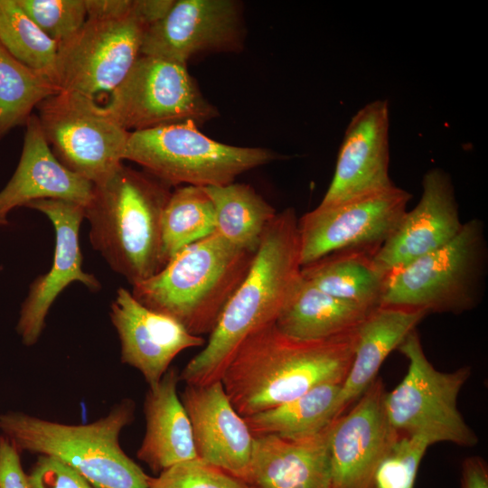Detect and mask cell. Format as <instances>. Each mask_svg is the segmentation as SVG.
Listing matches in <instances>:
<instances>
[{"mask_svg":"<svg viewBox=\"0 0 488 488\" xmlns=\"http://www.w3.org/2000/svg\"><path fill=\"white\" fill-rule=\"evenodd\" d=\"M357 334L358 328L329 339L306 341L282 333L274 323L267 324L239 345L220 380L241 417L267 410L319 385L343 384Z\"/></svg>","mask_w":488,"mask_h":488,"instance_id":"6da1fadb","label":"cell"},{"mask_svg":"<svg viewBox=\"0 0 488 488\" xmlns=\"http://www.w3.org/2000/svg\"><path fill=\"white\" fill-rule=\"evenodd\" d=\"M297 222L293 208L277 213L246 277L202 350L179 373L180 380L192 385L220 380L239 345L256 330L275 323L302 278Z\"/></svg>","mask_w":488,"mask_h":488,"instance_id":"7a4b0ae2","label":"cell"},{"mask_svg":"<svg viewBox=\"0 0 488 488\" xmlns=\"http://www.w3.org/2000/svg\"><path fill=\"white\" fill-rule=\"evenodd\" d=\"M171 193L168 184L123 164L93 184L84 208L90 243L132 286L164 266L162 216Z\"/></svg>","mask_w":488,"mask_h":488,"instance_id":"3957f363","label":"cell"},{"mask_svg":"<svg viewBox=\"0 0 488 488\" xmlns=\"http://www.w3.org/2000/svg\"><path fill=\"white\" fill-rule=\"evenodd\" d=\"M256 252L214 231L181 249L153 277L133 285L131 293L143 305L174 318L192 334H210Z\"/></svg>","mask_w":488,"mask_h":488,"instance_id":"277c9868","label":"cell"},{"mask_svg":"<svg viewBox=\"0 0 488 488\" xmlns=\"http://www.w3.org/2000/svg\"><path fill=\"white\" fill-rule=\"evenodd\" d=\"M124 399L99 420L67 425L19 411L0 414V430L19 451L54 457L96 488H148L143 469L122 449L119 436L135 418Z\"/></svg>","mask_w":488,"mask_h":488,"instance_id":"5b68a950","label":"cell"},{"mask_svg":"<svg viewBox=\"0 0 488 488\" xmlns=\"http://www.w3.org/2000/svg\"><path fill=\"white\" fill-rule=\"evenodd\" d=\"M486 261L483 224L468 221L451 241L389 273L380 306L427 314L470 310L482 295Z\"/></svg>","mask_w":488,"mask_h":488,"instance_id":"8992f818","label":"cell"},{"mask_svg":"<svg viewBox=\"0 0 488 488\" xmlns=\"http://www.w3.org/2000/svg\"><path fill=\"white\" fill-rule=\"evenodd\" d=\"M279 158L269 149L213 140L192 121L130 132L124 160L136 163L169 186H222L249 170Z\"/></svg>","mask_w":488,"mask_h":488,"instance_id":"52a82bcc","label":"cell"},{"mask_svg":"<svg viewBox=\"0 0 488 488\" xmlns=\"http://www.w3.org/2000/svg\"><path fill=\"white\" fill-rule=\"evenodd\" d=\"M398 350L408 359V368L398 386L384 397L390 427L399 435L422 436L431 445L450 442L465 447L475 446L478 437L457 408L458 394L471 369L437 371L427 358L416 329Z\"/></svg>","mask_w":488,"mask_h":488,"instance_id":"ba28073f","label":"cell"},{"mask_svg":"<svg viewBox=\"0 0 488 488\" xmlns=\"http://www.w3.org/2000/svg\"><path fill=\"white\" fill-rule=\"evenodd\" d=\"M36 109L53 155L69 170L95 184L123 164L130 132L98 100L77 92L59 91L42 100Z\"/></svg>","mask_w":488,"mask_h":488,"instance_id":"9c48e42d","label":"cell"},{"mask_svg":"<svg viewBox=\"0 0 488 488\" xmlns=\"http://www.w3.org/2000/svg\"><path fill=\"white\" fill-rule=\"evenodd\" d=\"M104 107L127 132L184 121L198 125L218 116L187 65L142 54Z\"/></svg>","mask_w":488,"mask_h":488,"instance_id":"30bf717a","label":"cell"},{"mask_svg":"<svg viewBox=\"0 0 488 488\" xmlns=\"http://www.w3.org/2000/svg\"><path fill=\"white\" fill-rule=\"evenodd\" d=\"M146 28L133 14L120 19L87 18L73 36L59 45V91L96 100L99 95L109 96L141 55Z\"/></svg>","mask_w":488,"mask_h":488,"instance_id":"8fae6325","label":"cell"},{"mask_svg":"<svg viewBox=\"0 0 488 488\" xmlns=\"http://www.w3.org/2000/svg\"><path fill=\"white\" fill-rule=\"evenodd\" d=\"M410 198L408 192L394 185L306 212L297 222L301 266L340 250L380 249L408 211Z\"/></svg>","mask_w":488,"mask_h":488,"instance_id":"7c38bea8","label":"cell"},{"mask_svg":"<svg viewBox=\"0 0 488 488\" xmlns=\"http://www.w3.org/2000/svg\"><path fill=\"white\" fill-rule=\"evenodd\" d=\"M244 25L239 4L232 0H177L143 36L141 54L187 65L210 52H238Z\"/></svg>","mask_w":488,"mask_h":488,"instance_id":"4fadbf2b","label":"cell"},{"mask_svg":"<svg viewBox=\"0 0 488 488\" xmlns=\"http://www.w3.org/2000/svg\"><path fill=\"white\" fill-rule=\"evenodd\" d=\"M385 386L376 378L329 436L332 488H373L376 469L398 436L384 409Z\"/></svg>","mask_w":488,"mask_h":488,"instance_id":"5bb4252c","label":"cell"},{"mask_svg":"<svg viewBox=\"0 0 488 488\" xmlns=\"http://www.w3.org/2000/svg\"><path fill=\"white\" fill-rule=\"evenodd\" d=\"M25 207L45 214L54 227L56 238L52 266L31 284L16 325L23 343L32 346L42 333L51 305L65 287L79 281L89 290L98 291L100 284L93 275L82 269L79 232L85 219L84 208L57 199L36 200Z\"/></svg>","mask_w":488,"mask_h":488,"instance_id":"9a60e30c","label":"cell"},{"mask_svg":"<svg viewBox=\"0 0 488 488\" xmlns=\"http://www.w3.org/2000/svg\"><path fill=\"white\" fill-rule=\"evenodd\" d=\"M389 109L387 100L366 104L351 119L332 182L318 204L331 206L393 187L389 174Z\"/></svg>","mask_w":488,"mask_h":488,"instance_id":"2e32d148","label":"cell"},{"mask_svg":"<svg viewBox=\"0 0 488 488\" xmlns=\"http://www.w3.org/2000/svg\"><path fill=\"white\" fill-rule=\"evenodd\" d=\"M463 224L451 178L433 168L423 177L419 202L377 250L375 262L388 276L451 241Z\"/></svg>","mask_w":488,"mask_h":488,"instance_id":"e0dca14e","label":"cell"},{"mask_svg":"<svg viewBox=\"0 0 488 488\" xmlns=\"http://www.w3.org/2000/svg\"><path fill=\"white\" fill-rule=\"evenodd\" d=\"M110 318L120 341L121 361L139 371L148 387L160 381L180 352L206 343L202 336L145 307L123 287L117 291Z\"/></svg>","mask_w":488,"mask_h":488,"instance_id":"ac0fdd59","label":"cell"},{"mask_svg":"<svg viewBox=\"0 0 488 488\" xmlns=\"http://www.w3.org/2000/svg\"><path fill=\"white\" fill-rule=\"evenodd\" d=\"M181 401L189 417L197 458L244 481L254 436L230 401L221 380L186 384Z\"/></svg>","mask_w":488,"mask_h":488,"instance_id":"d6986e66","label":"cell"},{"mask_svg":"<svg viewBox=\"0 0 488 488\" xmlns=\"http://www.w3.org/2000/svg\"><path fill=\"white\" fill-rule=\"evenodd\" d=\"M93 192V183L64 166L53 155L33 114L25 124L23 145L17 168L0 191V221L13 209L42 199H57L85 208Z\"/></svg>","mask_w":488,"mask_h":488,"instance_id":"ffe728a7","label":"cell"},{"mask_svg":"<svg viewBox=\"0 0 488 488\" xmlns=\"http://www.w3.org/2000/svg\"><path fill=\"white\" fill-rule=\"evenodd\" d=\"M331 425L300 438L254 436L252 458L244 481L250 488H332Z\"/></svg>","mask_w":488,"mask_h":488,"instance_id":"44dd1931","label":"cell"},{"mask_svg":"<svg viewBox=\"0 0 488 488\" xmlns=\"http://www.w3.org/2000/svg\"><path fill=\"white\" fill-rule=\"evenodd\" d=\"M179 381L177 370L169 368L145 394V434L136 456L155 474L197 458L191 422L177 394Z\"/></svg>","mask_w":488,"mask_h":488,"instance_id":"7402d4cb","label":"cell"},{"mask_svg":"<svg viewBox=\"0 0 488 488\" xmlns=\"http://www.w3.org/2000/svg\"><path fill=\"white\" fill-rule=\"evenodd\" d=\"M427 315L423 311L386 306L370 312L358 327L352 362L338 396V417L362 395L389 354Z\"/></svg>","mask_w":488,"mask_h":488,"instance_id":"603a6c76","label":"cell"},{"mask_svg":"<svg viewBox=\"0 0 488 488\" xmlns=\"http://www.w3.org/2000/svg\"><path fill=\"white\" fill-rule=\"evenodd\" d=\"M371 310L334 297L302 277L274 324L292 338L324 340L355 330Z\"/></svg>","mask_w":488,"mask_h":488,"instance_id":"cb8c5ba5","label":"cell"},{"mask_svg":"<svg viewBox=\"0 0 488 488\" xmlns=\"http://www.w3.org/2000/svg\"><path fill=\"white\" fill-rule=\"evenodd\" d=\"M379 249H351L328 254L301 268L302 277L339 299L374 309L387 276L375 262Z\"/></svg>","mask_w":488,"mask_h":488,"instance_id":"d4e9b609","label":"cell"},{"mask_svg":"<svg viewBox=\"0 0 488 488\" xmlns=\"http://www.w3.org/2000/svg\"><path fill=\"white\" fill-rule=\"evenodd\" d=\"M341 383L322 384L275 408L243 418L254 436L300 438L327 427L337 416Z\"/></svg>","mask_w":488,"mask_h":488,"instance_id":"484cf974","label":"cell"},{"mask_svg":"<svg viewBox=\"0 0 488 488\" xmlns=\"http://www.w3.org/2000/svg\"><path fill=\"white\" fill-rule=\"evenodd\" d=\"M215 213V232L230 243L256 252L277 211L253 187L231 183L203 187Z\"/></svg>","mask_w":488,"mask_h":488,"instance_id":"4316f807","label":"cell"},{"mask_svg":"<svg viewBox=\"0 0 488 488\" xmlns=\"http://www.w3.org/2000/svg\"><path fill=\"white\" fill-rule=\"evenodd\" d=\"M214 231V207L204 188L193 185L177 188L172 192L162 216L164 265L183 248Z\"/></svg>","mask_w":488,"mask_h":488,"instance_id":"83f0119b","label":"cell"},{"mask_svg":"<svg viewBox=\"0 0 488 488\" xmlns=\"http://www.w3.org/2000/svg\"><path fill=\"white\" fill-rule=\"evenodd\" d=\"M57 92L51 80L20 62L0 43V141L13 128L25 126L33 109Z\"/></svg>","mask_w":488,"mask_h":488,"instance_id":"f1b7e54d","label":"cell"},{"mask_svg":"<svg viewBox=\"0 0 488 488\" xmlns=\"http://www.w3.org/2000/svg\"><path fill=\"white\" fill-rule=\"evenodd\" d=\"M0 43L20 62L57 87L59 45L35 24L17 0H0Z\"/></svg>","mask_w":488,"mask_h":488,"instance_id":"f546056e","label":"cell"},{"mask_svg":"<svg viewBox=\"0 0 488 488\" xmlns=\"http://www.w3.org/2000/svg\"><path fill=\"white\" fill-rule=\"evenodd\" d=\"M430 446L425 437L398 435L376 469L373 488H414L420 462Z\"/></svg>","mask_w":488,"mask_h":488,"instance_id":"4dcf8cb0","label":"cell"},{"mask_svg":"<svg viewBox=\"0 0 488 488\" xmlns=\"http://www.w3.org/2000/svg\"><path fill=\"white\" fill-rule=\"evenodd\" d=\"M35 24L58 45L87 21L85 0H17Z\"/></svg>","mask_w":488,"mask_h":488,"instance_id":"1f68e13d","label":"cell"},{"mask_svg":"<svg viewBox=\"0 0 488 488\" xmlns=\"http://www.w3.org/2000/svg\"><path fill=\"white\" fill-rule=\"evenodd\" d=\"M148 488H250L242 479L199 458L148 477Z\"/></svg>","mask_w":488,"mask_h":488,"instance_id":"d6a6232c","label":"cell"},{"mask_svg":"<svg viewBox=\"0 0 488 488\" xmlns=\"http://www.w3.org/2000/svg\"><path fill=\"white\" fill-rule=\"evenodd\" d=\"M33 488H96L60 460L39 455L28 474Z\"/></svg>","mask_w":488,"mask_h":488,"instance_id":"836d02e7","label":"cell"},{"mask_svg":"<svg viewBox=\"0 0 488 488\" xmlns=\"http://www.w3.org/2000/svg\"><path fill=\"white\" fill-rule=\"evenodd\" d=\"M0 488H33L22 467L20 451L0 436Z\"/></svg>","mask_w":488,"mask_h":488,"instance_id":"e575fe53","label":"cell"},{"mask_svg":"<svg viewBox=\"0 0 488 488\" xmlns=\"http://www.w3.org/2000/svg\"><path fill=\"white\" fill-rule=\"evenodd\" d=\"M87 18L120 19L132 14L134 0H85Z\"/></svg>","mask_w":488,"mask_h":488,"instance_id":"d590c367","label":"cell"},{"mask_svg":"<svg viewBox=\"0 0 488 488\" xmlns=\"http://www.w3.org/2000/svg\"><path fill=\"white\" fill-rule=\"evenodd\" d=\"M461 488H488V467L481 456H469L462 463Z\"/></svg>","mask_w":488,"mask_h":488,"instance_id":"8d00e7d4","label":"cell"},{"mask_svg":"<svg viewBox=\"0 0 488 488\" xmlns=\"http://www.w3.org/2000/svg\"><path fill=\"white\" fill-rule=\"evenodd\" d=\"M174 0H134L132 14L147 27L161 20Z\"/></svg>","mask_w":488,"mask_h":488,"instance_id":"74e56055","label":"cell"},{"mask_svg":"<svg viewBox=\"0 0 488 488\" xmlns=\"http://www.w3.org/2000/svg\"><path fill=\"white\" fill-rule=\"evenodd\" d=\"M5 225V223L2 221H0V226Z\"/></svg>","mask_w":488,"mask_h":488,"instance_id":"f35d334b","label":"cell"}]
</instances>
